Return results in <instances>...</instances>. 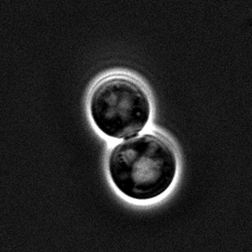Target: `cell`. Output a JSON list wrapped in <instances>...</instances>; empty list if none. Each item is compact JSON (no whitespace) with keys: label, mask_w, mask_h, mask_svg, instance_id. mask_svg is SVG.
Returning <instances> with one entry per match:
<instances>
[{"label":"cell","mask_w":252,"mask_h":252,"mask_svg":"<svg viewBox=\"0 0 252 252\" xmlns=\"http://www.w3.org/2000/svg\"><path fill=\"white\" fill-rule=\"evenodd\" d=\"M90 112L102 134L127 139L138 135L149 123L151 101L137 81L115 75L95 85L90 98Z\"/></svg>","instance_id":"obj_2"},{"label":"cell","mask_w":252,"mask_h":252,"mask_svg":"<svg viewBox=\"0 0 252 252\" xmlns=\"http://www.w3.org/2000/svg\"><path fill=\"white\" fill-rule=\"evenodd\" d=\"M107 166L119 192L130 199L146 201L159 197L171 186L177 172V158L164 138L145 133L115 145Z\"/></svg>","instance_id":"obj_1"}]
</instances>
